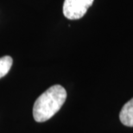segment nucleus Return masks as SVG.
Listing matches in <instances>:
<instances>
[{"label":"nucleus","instance_id":"4","mask_svg":"<svg viewBox=\"0 0 133 133\" xmlns=\"http://www.w3.org/2000/svg\"><path fill=\"white\" fill-rule=\"evenodd\" d=\"M13 60L9 55H5L0 58V79L9 73L12 66Z\"/></svg>","mask_w":133,"mask_h":133},{"label":"nucleus","instance_id":"1","mask_svg":"<svg viewBox=\"0 0 133 133\" xmlns=\"http://www.w3.org/2000/svg\"><path fill=\"white\" fill-rule=\"evenodd\" d=\"M66 99V91L61 85H55L37 98L33 106V117L36 122L49 120L62 107Z\"/></svg>","mask_w":133,"mask_h":133},{"label":"nucleus","instance_id":"2","mask_svg":"<svg viewBox=\"0 0 133 133\" xmlns=\"http://www.w3.org/2000/svg\"><path fill=\"white\" fill-rule=\"evenodd\" d=\"M94 0H65L63 4V14L68 19L77 20L84 17Z\"/></svg>","mask_w":133,"mask_h":133},{"label":"nucleus","instance_id":"3","mask_svg":"<svg viewBox=\"0 0 133 133\" xmlns=\"http://www.w3.org/2000/svg\"><path fill=\"white\" fill-rule=\"evenodd\" d=\"M119 119L124 125L133 127V98L122 107L119 113Z\"/></svg>","mask_w":133,"mask_h":133}]
</instances>
